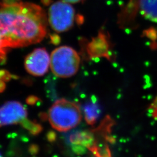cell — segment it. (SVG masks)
Instances as JSON below:
<instances>
[{"instance_id":"1","label":"cell","mask_w":157,"mask_h":157,"mask_svg":"<svg viewBox=\"0 0 157 157\" xmlns=\"http://www.w3.org/2000/svg\"><path fill=\"white\" fill-rule=\"evenodd\" d=\"M44 10L30 2H4L0 6V47L20 48L36 44L47 34Z\"/></svg>"},{"instance_id":"2","label":"cell","mask_w":157,"mask_h":157,"mask_svg":"<svg viewBox=\"0 0 157 157\" xmlns=\"http://www.w3.org/2000/svg\"><path fill=\"white\" fill-rule=\"evenodd\" d=\"M48 118L54 129L59 132H67L80 123L82 113L78 103L61 98L56 100L50 107Z\"/></svg>"},{"instance_id":"3","label":"cell","mask_w":157,"mask_h":157,"mask_svg":"<svg viewBox=\"0 0 157 157\" xmlns=\"http://www.w3.org/2000/svg\"><path fill=\"white\" fill-rule=\"evenodd\" d=\"M80 57L72 47L62 46L55 49L50 56L51 69L57 77L70 78L78 72Z\"/></svg>"},{"instance_id":"4","label":"cell","mask_w":157,"mask_h":157,"mask_svg":"<svg viewBox=\"0 0 157 157\" xmlns=\"http://www.w3.org/2000/svg\"><path fill=\"white\" fill-rule=\"evenodd\" d=\"M48 15L51 27L58 33L71 29L76 20L75 10L73 6L63 1L53 3L49 8Z\"/></svg>"},{"instance_id":"5","label":"cell","mask_w":157,"mask_h":157,"mask_svg":"<svg viewBox=\"0 0 157 157\" xmlns=\"http://www.w3.org/2000/svg\"><path fill=\"white\" fill-rule=\"evenodd\" d=\"M129 6L127 11L122 13L119 19V25L122 27L129 25L133 19L135 10H137L146 19L157 22V0H137L136 4Z\"/></svg>"},{"instance_id":"6","label":"cell","mask_w":157,"mask_h":157,"mask_svg":"<svg viewBox=\"0 0 157 157\" xmlns=\"http://www.w3.org/2000/svg\"><path fill=\"white\" fill-rule=\"evenodd\" d=\"M50 65V56L44 48L35 49L25 59V67L32 75L41 76L47 72Z\"/></svg>"},{"instance_id":"7","label":"cell","mask_w":157,"mask_h":157,"mask_svg":"<svg viewBox=\"0 0 157 157\" xmlns=\"http://www.w3.org/2000/svg\"><path fill=\"white\" fill-rule=\"evenodd\" d=\"M28 112L19 102L8 101L0 107V127L22 124L27 119Z\"/></svg>"},{"instance_id":"8","label":"cell","mask_w":157,"mask_h":157,"mask_svg":"<svg viewBox=\"0 0 157 157\" xmlns=\"http://www.w3.org/2000/svg\"><path fill=\"white\" fill-rule=\"evenodd\" d=\"M86 51L90 58L109 57V41L107 34L100 32L98 36L93 38L86 48Z\"/></svg>"},{"instance_id":"9","label":"cell","mask_w":157,"mask_h":157,"mask_svg":"<svg viewBox=\"0 0 157 157\" xmlns=\"http://www.w3.org/2000/svg\"><path fill=\"white\" fill-rule=\"evenodd\" d=\"M83 109L86 122L90 125L94 124L101 115L99 104L94 100H92L87 102Z\"/></svg>"},{"instance_id":"10","label":"cell","mask_w":157,"mask_h":157,"mask_svg":"<svg viewBox=\"0 0 157 157\" xmlns=\"http://www.w3.org/2000/svg\"><path fill=\"white\" fill-rule=\"evenodd\" d=\"M21 124L25 128L28 129L29 130V132H30L34 135L39 133L42 130L41 126L39 124L32 122L28 120V119L25 120Z\"/></svg>"},{"instance_id":"11","label":"cell","mask_w":157,"mask_h":157,"mask_svg":"<svg viewBox=\"0 0 157 157\" xmlns=\"http://www.w3.org/2000/svg\"><path fill=\"white\" fill-rule=\"evenodd\" d=\"M148 111L152 117L157 120V95L148 108Z\"/></svg>"},{"instance_id":"12","label":"cell","mask_w":157,"mask_h":157,"mask_svg":"<svg viewBox=\"0 0 157 157\" xmlns=\"http://www.w3.org/2000/svg\"><path fill=\"white\" fill-rule=\"evenodd\" d=\"M8 52V48L0 47V64H3L6 62Z\"/></svg>"},{"instance_id":"13","label":"cell","mask_w":157,"mask_h":157,"mask_svg":"<svg viewBox=\"0 0 157 157\" xmlns=\"http://www.w3.org/2000/svg\"><path fill=\"white\" fill-rule=\"evenodd\" d=\"M12 75L8 71L6 70H1L0 71V80L6 82H8L11 80Z\"/></svg>"},{"instance_id":"14","label":"cell","mask_w":157,"mask_h":157,"mask_svg":"<svg viewBox=\"0 0 157 157\" xmlns=\"http://www.w3.org/2000/svg\"><path fill=\"white\" fill-rule=\"evenodd\" d=\"M38 101H39V98L34 95H30L26 99V102L29 105H34Z\"/></svg>"},{"instance_id":"15","label":"cell","mask_w":157,"mask_h":157,"mask_svg":"<svg viewBox=\"0 0 157 157\" xmlns=\"http://www.w3.org/2000/svg\"><path fill=\"white\" fill-rule=\"evenodd\" d=\"M51 41L52 42V43L54 44H58L60 42V37L58 36V35H54V36H51Z\"/></svg>"},{"instance_id":"16","label":"cell","mask_w":157,"mask_h":157,"mask_svg":"<svg viewBox=\"0 0 157 157\" xmlns=\"http://www.w3.org/2000/svg\"><path fill=\"white\" fill-rule=\"evenodd\" d=\"M6 82L3 80H0V93H2L4 90H6Z\"/></svg>"},{"instance_id":"17","label":"cell","mask_w":157,"mask_h":157,"mask_svg":"<svg viewBox=\"0 0 157 157\" xmlns=\"http://www.w3.org/2000/svg\"><path fill=\"white\" fill-rule=\"evenodd\" d=\"M62 1L69 4H76V3H78V2L84 1V0H62Z\"/></svg>"},{"instance_id":"18","label":"cell","mask_w":157,"mask_h":157,"mask_svg":"<svg viewBox=\"0 0 157 157\" xmlns=\"http://www.w3.org/2000/svg\"><path fill=\"white\" fill-rule=\"evenodd\" d=\"M5 2H15L16 0H4Z\"/></svg>"},{"instance_id":"19","label":"cell","mask_w":157,"mask_h":157,"mask_svg":"<svg viewBox=\"0 0 157 157\" xmlns=\"http://www.w3.org/2000/svg\"><path fill=\"white\" fill-rule=\"evenodd\" d=\"M0 157H2V155L1 154V153H0Z\"/></svg>"}]
</instances>
